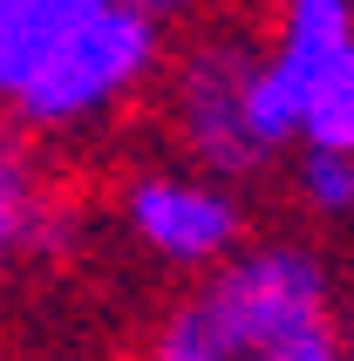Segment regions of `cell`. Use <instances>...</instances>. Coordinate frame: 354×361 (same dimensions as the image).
Listing matches in <instances>:
<instances>
[{"mask_svg": "<svg viewBox=\"0 0 354 361\" xmlns=\"http://www.w3.org/2000/svg\"><path fill=\"white\" fill-rule=\"evenodd\" d=\"M130 7H143V14L157 20L164 35H171L177 20H191V14H197V7H205V0H130Z\"/></svg>", "mask_w": 354, "mask_h": 361, "instance_id": "obj_9", "label": "cell"}, {"mask_svg": "<svg viewBox=\"0 0 354 361\" xmlns=\"http://www.w3.org/2000/svg\"><path fill=\"white\" fill-rule=\"evenodd\" d=\"M341 361H354V280H341Z\"/></svg>", "mask_w": 354, "mask_h": 361, "instance_id": "obj_10", "label": "cell"}, {"mask_svg": "<svg viewBox=\"0 0 354 361\" xmlns=\"http://www.w3.org/2000/svg\"><path fill=\"white\" fill-rule=\"evenodd\" d=\"M61 178L41 157V143L0 123V307L14 300V286L35 273L61 245Z\"/></svg>", "mask_w": 354, "mask_h": 361, "instance_id": "obj_5", "label": "cell"}, {"mask_svg": "<svg viewBox=\"0 0 354 361\" xmlns=\"http://www.w3.org/2000/svg\"><path fill=\"white\" fill-rule=\"evenodd\" d=\"M293 204L320 232H348L354 225V157L348 150H293Z\"/></svg>", "mask_w": 354, "mask_h": 361, "instance_id": "obj_8", "label": "cell"}, {"mask_svg": "<svg viewBox=\"0 0 354 361\" xmlns=\"http://www.w3.org/2000/svg\"><path fill=\"white\" fill-rule=\"evenodd\" d=\"M116 225L150 266L197 280L252 239V204H245V191L171 157V164H143L116 184Z\"/></svg>", "mask_w": 354, "mask_h": 361, "instance_id": "obj_4", "label": "cell"}, {"mask_svg": "<svg viewBox=\"0 0 354 361\" xmlns=\"http://www.w3.org/2000/svg\"><path fill=\"white\" fill-rule=\"evenodd\" d=\"M171 35L130 0H0V123L96 143L157 89Z\"/></svg>", "mask_w": 354, "mask_h": 361, "instance_id": "obj_1", "label": "cell"}, {"mask_svg": "<svg viewBox=\"0 0 354 361\" xmlns=\"http://www.w3.org/2000/svg\"><path fill=\"white\" fill-rule=\"evenodd\" d=\"M143 361H341V266L307 232L245 239L164 307Z\"/></svg>", "mask_w": 354, "mask_h": 361, "instance_id": "obj_2", "label": "cell"}, {"mask_svg": "<svg viewBox=\"0 0 354 361\" xmlns=\"http://www.w3.org/2000/svg\"><path fill=\"white\" fill-rule=\"evenodd\" d=\"M348 41H354V0H273L259 55H266V75L279 82L286 109H293V89L320 61H334Z\"/></svg>", "mask_w": 354, "mask_h": 361, "instance_id": "obj_6", "label": "cell"}, {"mask_svg": "<svg viewBox=\"0 0 354 361\" xmlns=\"http://www.w3.org/2000/svg\"><path fill=\"white\" fill-rule=\"evenodd\" d=\"M293 150H348L354 157V41L293 89Z\"/></svg>", "mask_w": 354, "mask_h": 361, "instance_id": "obj_7", "label": "cell"}, {"mask_svg": "<svg viewBox=\"0 0 354 361\" xmlns=\"http://www.w3.org/2000/svg\"><path fill=\"white\" fill-rule=\"evenodd\" d=\"M150 96L164 109L177 164H191V171L232 184V191L259 184L273 171V157L293 150V109L279 96V82L266 75L259 35H245V27L191 35L164 61Z\"/></svg>", "mask_w": 354, "mask_h": 361, "instance_id": "obj_3", "label": "cell"}]
</instances>
